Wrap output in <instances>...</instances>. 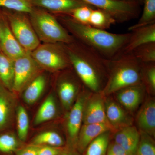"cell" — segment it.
I'll return each mask as SVG.
<instances>
[{"label": "cell", "mask_w": 155, "mask_h": 155, "mask_svg": "<svg viewBox=\"0 0 155 155\" xmlns=\"http://www.w3.org/2000/svg\"><path fill=\"white\" fill-rule=\"evenodd\" d=\"M31 144L62 147L65 144V142L60 134L54 131H47L36 136Z\"/></svg>", "instance_id": "24"}, {"label": "cell", "mask_w": 155, "mask_h": 155, "mask_svg": "<svg viewBox=\"0 0 155 155\" xmlns=\"http://www.w3.org/2000/svg\"><path fill=\"white\" fill-rule=\"evenodd\" d=\"M63 45L71 67L84 85L92 92H101L107 80L109 59L75 39Z\"/></svg>", "instance_id": "1"}, {"label": "cell", "mask_w": 155, "mask_h": 155, "mask_svg": "<svg viewBox=\"0 0 155 155\" xmlns=\"http://www.w3.org/2000/svg\"><path fill=\"white\" fill-rule=\"evenodd\" d=\"M19 140L14 134L5 131L0 132V153L11 154L19 149Z\"/></svg>", "instance_id": "30"}, {"label": "cell", "mask_w": 155, "mask_h": 155, "mask_svg": "<svg viewBox=\"0 0 155 155\" xmlns=\"http://www.w3.org/2000/svg\"><path fill=\"white\" fill-rule=\"evenodd\" d=\"M108 131L114 132L110 125L106 123L82 124L78 137L76 150L82 153L94 140Z\"/></svg>", "instance_id": "16"}, {"label": "cell", "mask_w": 155, "mask_h": 155, "mask_svg": "<svg viewBox=\"0 0 155 155\" xmlns=\"http://www.w3.org/2000/svg\"><path fill=\"white\" fill-rule=\"evenodd\" d=\"M43 70L58 72L71 67L69 57L62 43H43L31 52Z\"/></svg>", "instance_id": "6"}, {"label": "cell", "mask_w": 155, "mask_h": 155, "mask_svg": "<svg viewBox=\"0 0 155 155\" xmlns=\"http://www.w3.org/2000/svg\"><path fill=\"white\" fill-rule=\"evenodd\" d=\"M33 0H0V8L29 14L34 6Z\"/></svg>", "instance_id": "31"}, {"label": "cell", "mask_w": 155, "mask_h": 155, "mask_svg": "<svg viewBox=\"0 0 155 155\" xmlns=\"http://www.w3.org/2000/svg\"><path fill=\"white\" fill-rule=\"evenodd\" d=\"M143 9L138 22L128 28L130 31L155 23V0H143Z\"/></svg>", "instance_id": "26"}, {"label": "cell", "mask_w": 155, "mask_h": 155, "mask_svg": "<svg viewBox=\"0 0 155 155\" xmlns=\"http://www.w3.org/2000/svg\"><path fill=\"white\" fill-rule=\"evenodd\" d=\"M139 131L140 138L136 155H155L154 141L152 137Z\"/></svg>", "instance_id": "33"}, {"label": "cell", "mask_w": 155, "mask_h": 155, "mask_svg": "<svg viewBox=\"0 0 155 155\" xmlns=\"http://www.w3.org/2000/svg\"><path fill=\"white\" fill-rule=\"evenodd\" d=\"M32 3L34 7L56 14H65L82 6L92 7L81 0H33Z\"/></svg>", "instance_id": "20"}, {"label": "cell", "mask_w": 155, "mask_h": 155, "mask_svg": "<svg viewBox=\"0 0 155 155\" xmlns=\"http://www.w3.org/2000/svg\"><path fill=\"white\" fill-rule=\"evenodd\" d=\"M136 58L141 63L155 62V42L142 45L132 52Z\"/></svg>", "instance_id": "32"}, {"label": "cell", "mask_w": 155, "mask_h": 155, "mask_svg": "<svg viewBox=\"0 0 155 155\" xmlns=\"http://www.w3.org/2000/svg\"><path fill=\"white\" fill-rule=\"evenodd\" d=\"M141 82V63L132 53H122L109 59L107 80L101 92L107 96Z\"/></svg>", "instance_id": "3"}, {"label": "cell", "mask_w": 155, "mask_h": 155, "mask_svg": "<svg viewBox=\"0 0 155 155\" xmlns=\"http://www.w3.org/2000/svg\"><path fill=\"white\" fill-rule=\"evenodd\" d=\"M14 93L0 83V132L12 125L16 106Z\"/></svg>", "instance_id": "15"}, {"label": "cell", "mask_w": 155, "mask_h": 155, "mask_svg": "<svg viewBox=\"0 0 155 155\" xmlns=\"http://www.w3.org/2000/svg\"><path fill=\"white\" fill-rule=\"evenodd\" d=\"M37 147L38 155H58L64 148L45 145L37 146Z\"/></svg>", "instance_id": "35"}, {"label": "cell", "mask_w": 155, "mask_h": 155, "mask_svg": "<svg viewBox=\"0 0 155 155\" xmlns=\"http://www.w3.org/2000/svg\"><path fill=\"white\" fill-rule=\"evenodd\" d=\"M146 91L144 85L141 82L122 89L114 94L118 102L127 112L133 113L142 102Z\"/></svg>", "instance_id": "13"}, {"label": "cell", "mask_w": 155, "mask_h": 155, "mask_svg": "<svg viewBox=\"0 0 155 155\" xmlns=\"http://www.w3.org/2000/svg\"><path fill=\"white\" fill-rule=\"evenodd\" d=\"M106 155H132L116 143L109 144Z\"/></svg>", "instance_id": "36"}, {"label": "cell", "mask_w": 155, "mask_h": 155, "mask_svg": "<svg viewBox=\"0 0 155 155\" xmlns=\"http://www.w3.org/2000/svg\"><path fill=\"white\" fill-rule=\"evenodd\" d=\"M2 11L12 33L26 51L31 52L41 44L28 14L6 9Z\"/></svg>", "instance_id": "5"}, {"label": "cell", "mask_w": 155, "mask_h": 155, "mask_svg": "<svg viewBox=\"0 0 155 155\" xmlns=\"http://www.w3.org/2000/svg\"><path fill=\"white\" fill-rule=\"evenodd\" d=\"M139 5H142L143 0H134Z\"/></svg>", "instance_id": "39"}, {"label": "cell", "mask_w": 155, "mask_h": 155, "mask_svg": "<svg viewBox=\"0 0 155 155\" xmlns=\"http://www.w3.org/2000/svg\"><path fill=\"white\" fill-rule=\"evenodd\" d=\"M141 80L147 91L155 92V62L141 63Z\"/></svg>", "instance_id": "29"}, {"label": "cell", "mask_w": 155, "mask_h": 155, "mask_svg": "<svg viewBox=\"0 0 155 155\" xmlns=\"http://www.w3.org/2000/svg\"><path fill=\"white\" fill-rule=\"evenodd\" d=\"M137 124L139 131L151 136L155 134V102L153 99L145 101L138 111L136 117Z\"/></svg>", "instance_id": "17"}, {"label": "cell", "mask_w": 155, "mask_h": 155, "mask_svg": "<svg viewBox=\"0 0 155 155\" xmlns=\"http://www.w3.org/2000/svg\"><path fill=\"white\" fill-rule=\"evenodd\" d=\"M37 146L30 144L16 151V155H38Z\"/></svg>", "instance_id": "37"}, {"label": "cell", "mask_w": 155, "mask_h": 155, "mask_svg": "<svg viewBox=\"0 0 155 155\" xmlns=\"http://www.w3.org/2000/svg\"><path fill=\"white\" fill-rule=\"evenodd\" d=\"M71 67L62 70L63 73L59 76L57 83L58 96L63 107L67 112L84 86L73 69L70 70Z\"/></svg>", "instance_id": "8"}, {"label": "cell", "mask_w": 155, "mask_h": 155, "mask_svg": "<svg viewBox=\"0 0 155 155\" xmlns=\"http://www.w3.org/2000/svg\"><path fill=\"white\" fill-rule=\"evenodd\" d=\"M0 50L13 60L27 52L12 33L7 19L0 11Z\"/></svg>", "instance_id": "12"}, {"label": "cell", "mask_w": 155, "mask_h": 155, "mask_svg": "<svg viewBox=\"0 0 155 155\" xmlns=\"http://www.w3.org/2000/svg\"><path fill=\"white\" fill-rule=\"evenodd\" d=\"M105 102V97L101 92L92 93L84 107L82 124L106 123L110 125L106 116Z\"/></svg>", "instance_id": "11"}, {"label": "cell", "mask_w": 155, "mask_h": 155, "mask_svg": "<svg viewBox=\"0 0 155 155\" xmlns=\"http://www.w3.org/2000/svg\"><path fill=\"white\" fill-rule=\"evenodd\" d=\"M0 51H1V50H0Z\"/></svg>", "instance_id": "41"}, {"label": "cell", "mask_w": 155, "mask_h": 155, "mask_svg": "<svg viewBox=\"0 0 155 155\" xmlns=\"http://www.w3.org/2000/svg\"><path fill=\"white\" fill-rule=\"evenodd\" d=\"M106 116L109 124L114 130L133 125V119L128 112L119 103L112 99H105Z\"/></svg>", "instance_id": "14"}, {"label": "cell", "mask_w": 155, "mask_h": 155, "mask_svg": "<svg viewBox=\"0 0 155 155\" xmlns=\"http://www.w3.org/2000/svg\"><path fill=\"white\" fill-rule=\"evenodd\" d=\"M130 32L129 40L122 51L123 54L132 53L140 46L155 42V23L136 28Z\"/></svg>", "instance_id": "19"}, {"label": "cell", "mask_w": 155, "mask_h": 155, "mask_svg": "<svg viewBox=\"0 0 155 155\" xmlns=\"http://www.w3.org/2000/svg\"><path fill=\"white\" fill-rule=\"evenodd\" d=\"M58 155H81L76 149L67 147Z\"/></svg>", "instance_id": "38"}, {"label": "cell", "mask_w": 155, "mask_h": 155, "mask_svg": "<svg viewBox=\"0 0 155 155\" xmlns=\"http://www.w3.org/2000/svg\"><path fill=\"white\" fill-rule=\"evenodd\" d=\"M95 8L107 12L117 23H123L137 18L140 5L135 2L124 0H81Z\"/></svg>", "instance_id": "7"}, {"label": "cell", "mask_w": 155, "mask_h": 155, "mask_svg": "<svg viewBox=\"0 0 155 155\" xmlns=\"http://www.w3.org/2000/svg\"><path fill=\"white\" fill-rule=\"evenodd\" d=\"M16 119L18 138L21 141H25L28 136L29 120L28 113L23 106L19 105L16 109Z\"/></svg>", "instance_id": "28"}, {"label": "cell", "mask_w": 155, "mask_h": 155, "mask_svg": "<svg viewBox=\"0 0 155 155\" xmlns=\"http://www.w3.org/2000/svg\"><path fill=\"white\" fill-rule=\"evenodd\" d=\"M47 79L41 73L35 77L23 90V100L28 105L33 104L37 101L46 85Z\"/></svg>", "instance_id": "21"}, {"label": "cell", "mask_w": 155, "mask_h": 155, "mask_svg": "<svg viewBox=\"0 0 155 155\" xmlns=\"http://www.w3.org/2000/svg\"><path fill=\"white\" fill-rule=\"evenodd\" d=\"M58 112L55 99L53 94H50L45 100L37 112L34 124L40 125L54 118Z\"/></svg>", "instance_id": "22"}, {"label": "cell", "mask_w": 155, "mask_h": 155, "mask_svg": "<svg viewBox=\"0 0 155 155\" xmlns=\"http://www.w3.org/2000/svg\"><path fill=\"white\" fill-rule=\"evenodd\" d=\"M32 27L40 41L43 43H72L75 39L49 12L35 7L28 14Z\"/></svg>", "instance_id": "4"}, {"label": "cell", "mask_w": 155, "mask_h": 155, "mask_svg": "<svg viewBox=\"0 0 155 155\" xmlns=\"http://www.w3.org/2000/svg\"><path fill=\"white\" fill-rule=\"evenodd\" d=\"M43 69L33 59L31 52L14 60V81L13 92L23 91L32 80L42 72Z\"/></svg>", "instance_id": "9"}, {"label": "cell", "mask_w": 155, "mask_h": 155, "mask_svg": "<svg viewBox=\"0 0 155 155\" xmlns=\"http://www.w3.org/2000/svg\"><path fill=\"white\" fill-rule=\"evenodd\" d=\"M116 23V20L110 14L106 11L97 8L92 11L89 21V25L105 30Z\"/></svg>", "instance_id": "25"}, {"label": "cell", "mask_w": 155, "mask_h": 155, "mask_svg": "<svg viewBox=\"0 0 155 155\" xmlns=\"http://www.w3.org/2000/svg\"><path fill=\"white\" fill-rule=\"evenodd\" d=\"M94 9L96 8L91 6H82L73 9L67 14L62 15L68 16L81 23L89 24L92 11Z\"/></svg>", "instance_id": "34"}, {"label": "cell", "mask_w": 155, "mask_h": 155, "mask_svg": "<svg viewBox=\"0 0 155 155\" xmlns=\"http://www.w3.org/2000/svg\"><path fill=\"white\" fill-rule=\"evenodd\" d=\"M57 15L59 22L75 40L96 50L107 59L121 54L131 35L130 32L111 33L81 23L66 15Z\"/></svg>", "instance_id": "2"}, {"label": "cell", "mask_w": 155, "mask_h": 155, "mask_svg": "<svg viewBox=\"0 0 155 155\" xmlns=\"http://www.w3.org/2000/svg\"><path fill=\"white\" fill-rule=\"evenodd\" d=\"M111 131H106L98 136L88 145L86 155H106Z\"/></svg>", "instance_id": "27"}, {"label": "cell", "mask_w": 155, "mask_h": 155, "mask_svg": "<svg viewBox=\"0 0 155 155\" xmlns=\"http://www.w3.org/2000/svg\"><path fill=\"white\" fill-rule=\"evenodd\" d=\"M92 93L86 87L84 86L74 104L68 112L66 122L67 147L76 149L78 137L82 125L84 107Z\"/></svg>", "instance_id": "10"}, {"label": "cell", "mask_w": 155, "mask_h": 155, "mask_svg": "<svg viewBox=\"0 0 155 155\" xmlns=\"http://www.w3.org/2000/svg\"><path fill=\"white\" fill-rule=\"evenodd\" d=\"M114 142L132 155H136L140 133L133 125L122 127L114 132Z\"/></svg>", "instance_id": "18"}, {"label": "cell", "mask_w": 155, "mask_h": 155, "mask_svg": "<svg viewBox=\"0 0 155 155\" xmlns=\"http://www.w3.org/2000/svg\"><path fill=\"white\" fill-rule=\"evenodd\" d=\"M14 81V60L0 51V83L12 91Z\"/></svg>", "instance_id": "23"}, {"label": "cell", "mask_w": 155, "mask_h": 155, "mask_svg": "<svg viewBox=\"0 0 155 155\" xmlns=\"http://www.w3.org/2000/svg\"><path fill=\"white\" fill-rule=\"evenodd\" d=\"M124 1H126V2H134V0H124Z\"/></svg>", "instance_id": "40"}]
</instances>
